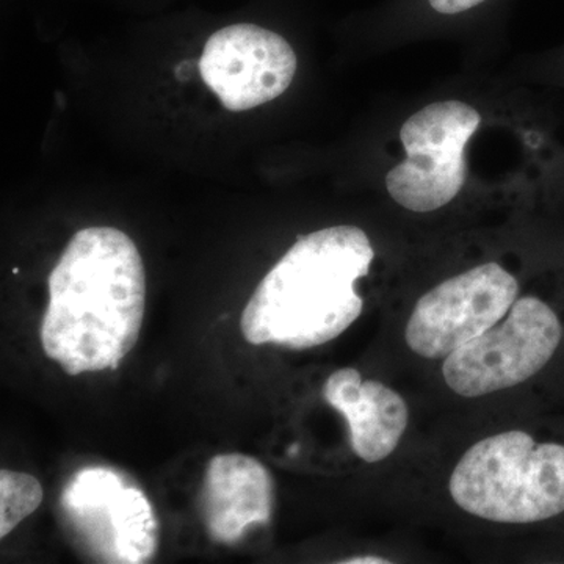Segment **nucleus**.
Masks as SVG:
<instances>
[{"label":"nucleus","mask_w":564,"mask_h":564,"mask_svg":"<svg viewBox=\"0 0 564 564\" xmlns=\"http://www.w3.org/2000/svg\"><path fill=\"white\" fill-rule=\"evenodd\" d=\"M41 325L47 358L74 377L117 369L139 340L147 274L139 248L115 228L74 234L52 270Z\"/></svg>","instance_id":"obj_1"},{"label":"nucleus","mask_w":564,"mask_h":564,"mask_svg":"<svg viewBox=\"0 0 564 564\" xmlns=\"http://www.w3.org/2000/svg\"><path fill=\"white\" fill-rule=\"evenodd\" d=\"M373 258L369 237L356 226H333L302 237L245 306V339L289 350L337 339L362 314L356 282L369 274Z\"/></svg>","instance_id":"obj_2"},{"label":"nucleus","mask_w":564,"mask_h":564,"mask_svg":"<svg viewBox=\"0 0 564 564\" xmlns=\"http://www.w3.org/2000/svg\"><path fill=\"white\" fill-rule=\"evenodd\" d=\"M467 513L533 524L564 514V444L538 443L529 433L505 432L473 445L448 484Z\"/></svg>","instance_id":"obj_3"},{"label":"nucleus","mask_w":564,"mask_h":564,"mask_svg":"<svg viewBox=\"0 0 564 564\" xmlns=\"http://www.w3.org/2000/svg\"><path fill=\"white\" fill-rule=\"evenodd\" d=\"M563 336L562 318L551 304L522 296L503 322L444 359L445 383L469 399L525 383L552 361Z\"/></svg>","instance_id":"obj_4"},{"label":"nucleus","mask_w":564,"mask_h":564,"mask_svg":"<svg viewBox=\"0 0 564 564\" xmlns=\"http://www.w3.org/2000/svg\"><path fill=\"white\" fill-rule=\"evenodd\" d=\"M481 117L469 104L434 102L408 118L400 129L403 162L386 176V188L404 209L426 214L454 202L467 177V141Z\"/></svg>","instance_id":"obj_5"},{"label":"nucleus","mask_w":564,"mask_h":564,"mask_svg":"<svg viewBox=\"0 0 564 564\" xmlns=\"http://www.w3.org/2000/svg\"><path fill=\"white\" fill-rule=\"evenodd\" d=\"M519 282L496 262L441 282L415 304L408 321V347L426 359L447 358L510 313Z\"/></svg>","instance_id":"obj_6"},{"label":"nucleus","mask_w":564,"mask_h":564,"mask_svg":"<svg viewBox=\"0 0 564 564\" xmlns=\"http://www.w3.org/2000/svg\"><path fill=\"white\" fill-rule=\"evenodd\" d=\"M62 502L107 562L143 564L158 552L159 524L150 500L115 470H79L66 486Z\"/></svg>","instance_id":"obj_7"},{"label":"nucleus","mask_w":564,"mask_h":564,"mask_svg":"<svg viewBox=\"0 0 564 564\" xmlns=\"http://www.w3.org/2000/svg\"><path fill=\"white\" fill-rule=\"evenodd\" d=\"M198 66L204 84L225 109L245 111L288 91L296 73V55L276 32L234 24L210 35Z\"/></svg>","instance_id":"obj_8"},{"label":"nucleus","mask_w":564,"mask_h":564,"mask_svg":"<svg viewBox=\"0 0 564 564\" xmlns=\"http://www.w3.org/2000/svg\"><path fill=\"white\" fill-rule=\"evenodd\" d=\"M274 485L269 469L252 456L217 455L204 481V519L217 543H237L252 525L272 519Z\"/></svg>","instance_id":"obj_9"},{"label":"nucleus","mask_w":564,"mask_h":564,"mask_svg":"<svg viewBox=\"0 0 564 564\" xmlns=\"http://www.w3.org/2000/svg\"><path fill=\"white\" fill-rule=\"evenodd\" d=\"M323 397L344 415L351 447L366 463L383 462L402 441L410 422L403 397L380 381H364L356 369H340L326 380Z\"/></svg>","instance_id":"obj_10"},{"label":"nucleus","mask_w":564,"mask_h":564,"mask_svg":"<svg viewBox=\"0 0 564 564\" xmlns=\"http://www.w3.org/2000/svg\"><path fill=\"white\" fill-rule=\"evenodd\" d=\"M43 497V488L35 477L3 469L0 473V538H6L35 513Z\"/></svg>","instance_id":"obj_11"},{"label":"nucleus","mask_w":564,"mask_h":564,"mask_svg":"<svg viewBox=\"0 0 564 564\" xmlns=\"http://www.w3.org/2000/svg\"><path fill=\"white\" fill-rule=\"evenodd\" d=\"M434 11L441 14H459L475 9L485 0H429Z\"/></svg>","instance_id":"obj_12"},{"label":"nucleus","mask_w":564,"mask_h":564,"mask_svg":"<svg viewBox=\"0 0 564 564\" xmlns=\"http://www.w3.org/2000/svg\"><path fill=\"white\" fill-rule=\"evenodd\" d=\"M345 564H388L389 560L381 558V556H356V558L345 560Z\"/></svg>","instance_id":"obj_13"}]
</instances>
